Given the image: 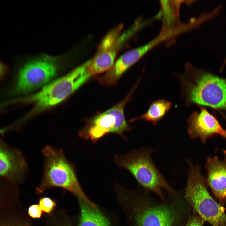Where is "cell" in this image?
Masks as SVG:
<instances>
[{
    "label": "cell",
    "mask_w": 226,
    "mask_h": 226,
    "mask_svg": "<svg viewBox=\"0 0 226 226\" xmlns=\"http://www.w3.org/2000/svg\"><path fill=\"white\" fill-rule=\"evenodd\" d=\"M28 171L22 153L0 139V177L17 184L24 180Z\"/></svg>",
    "instance_id": "9"
},
{
    "label": "cell",
    "mask_w": 226,
    "mask_h": 226,
    "mask_svg": "<svg viewBox=\"0 0 226 226\" xmlns=\"http://www.w3.org/2000/svg\"><path fill=\"white\" fill-rule=\"evenodd\" d=\"M189 169L185 197L204 222L212 226H226L224 208L210 195L199 166L187 160Z\"/></svg>",
    "instance_id": "4"
},
{
    "label": "cell",
    "mask_w": 226,
    "mask_h": 226,
    "mask_svg": "<svg viewBox=\"0 0 226 226\" xmlns=\"http://www.w3.org/2000/svg\"><path fill=\"white\" fill-rule=\"evenodd\" d=\"M155 46L154 42L151 40L124 53L105 74L97 77L96 79L101 84L108 86L115 85L126 70Z\"/></svg>",
    "instance_id": "11"
},
{
    "label": "cell",
    "mask_w": 226,
    "mask_h": 226,
    "mask_svg": "<svg viewBox=\"0 0 226 226\" xmlns=\"http://www.w3.org/2000/svg\"><path fill=\"white\" fill-rule=\"evenodd\" d=\"M81 216L78 226H110L106 217L96 208H93L79 199Z\"/></svg>",
    "instance_id": "14"
},
{
    "label": "cell",
    "mask_w": 226,
    "mask_h": 226,
    "mask_svg": "<svg viewBox=\"0 0 226 226\" xmlns=\"http://www.w3.org/2000/svg\"><path fill=\"white\" fill-rule=\"evenodd\" d=\"M184 94L189 103L226 110V78L186 63L181 77Z\"/></svg>",
    "instance_id": "1"
},
{
    "label": "cell",
    "mask_w": 226,
    "mask_h": 226,
    "mask_svg": "<svg viewBox=\"0 0 226 226\" xmlns=\"http://www.w3.org/2000/svg\"><path fill=\"white\" fill-rule=\"evenodd\" d=\"M207 183L223 205L226 202V164L217 156L208 157L205 163Z\"/></svg>",
    "instance_id": "12"
},
{
    "label": "cell",
    "mask_w": 226,
    "mask_h": 226,
    "mask_svg": "<svg viewBox=\"0 0 226 226\" xmlns=\"http://www.w3.org/2000/svg\"><path fill=\"white\" fill-rule=\"evenodd\" d=\"M130 198L128 202L132 211L135 226H175L178 218L174 208L164 205H155L137 199L133 192L124 188Z\"/></svg>",
    "instance_id": "7"
},
{
    "label": "cell",
    "mask_w": 226,
    "mask_h": 226,
    "mask_svg": "<svg viewBox=\"0 0 226 226\" xmlns=\"http://www.w3.org/2000/svg\"><path fill=\"white\" fill-rule=\"evenodd\" d=\"M204 222L199 216H194L190 218L185 226H203Z\"/></svg>",
    "instance_id": "18"
},
{
    "label": "cell",
    "mask_w": 226,
    "mask_h": 226,
    "mask_svg": "<svg viewBox=\"0 0 226 226\" xmlns=\"http://www.w3.org/2000/svg\"><path fill=\"white\" fill-rule=\"evenodd\" d=\"M42 211L39 205L34 204L30 206L28 209L29 216L34 218H40L42 214Z\"/></svg>",
    "instance_id": "17"
},
{
    "label": "cell",
    "mask_w": 226,
    "mask_h": 226,
    "mask_svg": "<svg viewBox=\"0 0 226 226\" xmlns=\"http://www.w3.org/2000/svg\"><path fill=\"white\" fill-rule=\"evenodd\" d=\"M118 52L112 48L97 51L93 58L87 61L88 69L92 76L109 70L114 64Z\"/></svg>",
    "instance_id": "13"
},
{
    "label": "cell",
    "mask_w": 226,
    "mask_h": 226,
    "mask_svg": "<svg viewBox=\"0 0 226 226\" xmlns=\"http://www.w3.org/2000/svg\"><path fill=\"white\" fill-rule=\"evenodd\" d=\"M187 130L192 139L199 138L205 143L215 134L225 138L226 130L222 127L217 118L205 108L200 106V110L193 112L187 121Z\"/></svg>",
    "instance_id": "10"
},
{
    "label": "cell",
    "mask_w": 226,
    "mask_h": 226,
    "mask_svg": "<svg viewBox=\"0 0 226 226\" xmlns=\"http://www.w3.org/2000/svg\"><path fill=\"white\" fill-rule=\"evenodd\" d=\"M9 67L0 61V82L3 80L9 71Z\"/></svg>",
    "instance_id": "19"
},
{
    "label": "cell",
    "mask_w": 226,
    "mask_h": 226,
    "mask_svg": "<svg viewBox=\"0 0 226 226\" xmlns=\"http://www.w3.org/2000/svg\"><path fill=\"white\" fill-rule=\"evenodd\" d=\"M39 204L42 211L48 214L51 213L56 206L55 202L48 197H43L40 198Z\"/></svg>",
    "instance_id": "16"
},
{
    "label": "cell",
    "mask_w": 226,
    "mask_h": 226,
    "mask_svg": "<svg viewBox=\"0 0 226 226\" xmlns=\"http://www.w3.org/2000/svg\"><path fill=\"white\" fill-rule=\"evenodd\" d=\"M56 73V66L49 61L39 59L29 62L19 70L13 93L24 94L37 88L48 82Z\"/></svg>",
    "instance_id": "8"
},
{
    "label": "cell",
    "mask_w": 226,
    "mask_h": 226,
    "mask_svg": "<svg viewBox=\"0 0 226 226\" xmlns=\"http://www.w3.org/2000/svg\"><path fill=\"white\" fill-rule=\"evenodd\" d=\"M92 76L86 62L70 73L46 85L37 93L18 101L35 103L34 111H38L61 102Z\"/></svg>",
    "instance_id": "5"
},
{
    "label": "cell",
    "mask_w": 226,
    "mask_h": 226,
    "mask_svg": "<svg viewBox=\"0 0 226 226\" xmlns=\"http://www.w3.org/2000/svg\"><path fill=\"white\" fill-rule=\"evenodd\" d=\"M226 65V56L223 62L222 66L221 67L220 71H222Z\"/></svg>",
    "instance_id": "20"
},
{
    "label": "cell",
    "mask_w": 226,
    "mask_h": 226,
    "mask_svg": "<svg viewBox=\"0 0 226 226\" xmlns=\"http://www.w3.org/2000/svg\"><path fill=\"white\" fill-rule=\"evenodd\" d=\"M135 89L133 88L123 100L89 120L85 126L78 132L80 137L94 143L107 134L115 133L121 136L125 141H127L124 134L130 131L132 127L125 120L124 109L130 99Z\"/></svg>",
    "instance_id": "6"
},
{
    "label": "cell",
    "mask_w": 226,
    "mask_h": 226,
    "mask_svg": "<svg viewBox=\"0 0 226 226\" xmlns=\"http://www.w3.org/2000/svg\"><path fill=\"white\" fill-rule=\"evenodd\" d=\"M223 153V154L224 157V162L226 164V150H223L222 151Z\"/></svg>",
    "instance_id": "21"
},
{
    "label": "cell",
    "mask_w": 226,
    "mask_h": 226,
    "mask_svg": "<svg viewBox=\"0 0 226 226\" xmlns=\"http://www.w3.org/2000/svg\"><path fill=\"white\" fill-rule=\"evenodd\" d=\"M171 103L164 99L159 100L152 102L148 110L144 114L132 119L130 122L143 119L156 124L170 110Z\"/></svg>",
    "instance_id": "15"
},
{
    "label": "cell",
    "mask_w": 226,
    "mask_h": 226,
    "mask_svg": "<svg viewBox=\"0 0 226 226\" xmlns=\"http://www.w3.org/2000/svg\"><path fill=\"white\" fill-rule=\"evenodd\" d=\"M222 114L226 121V116L225 115H224V114H223L222 113ZM225 138L226 139V136Z\"/></svg>",
    "instance_id": "22"
},
{
    "label": "cell",
    "mask_w": 226,
    "mask_h": 226,
    "mask_svg": "<svg viewBox=\"0 0 226 226\" xmlns=\"http://www.w3.org/2000/svg\"><path fill=\"white\" fill-rule=\"evenodd\" d=\"M42 152L44 159L43 173L41 182L36 188L37 193H42L51 187H60L71 192L92 207H96L82 189L75 164L67 159L63 151L47 145Z\"/></svg>",
    "instance_id": "2"
},
{
    "label": "cell",
    "mask_w": 226,
    "mask_h": 226,
    "mask_svg": "<svg viewBox=\"0 0 226 226\" xmlns=\"http://www.w3.org/2000/svg\"><path fill=\"white\" fill-rule=\"evenodd\" d=\"M152 150L143 148L122 155L115 154L114 160L119 167L128 171L144 188L163 198L162 190L175 191L154 165L151 158Z\"/></svg>",
    "instance_id": "3"
}]
</instances>
